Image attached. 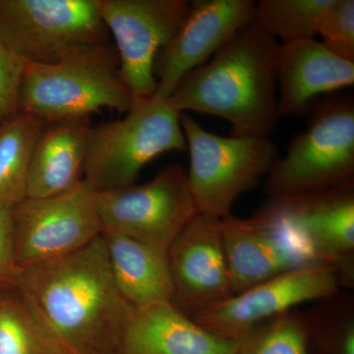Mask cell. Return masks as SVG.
Wrapping results in <instances>:
<instances>
[{"label": "cell", "mask_w": 354, "mask_h": 354, "mask_svg": "<svg viewBox=\"0 0 354 354\" xmlns=\"http://www.w3.org/2000/svg\"><path fill=\"white\" fill-rule=\"evenodd\" d=\"M278 39L253 24L209 62L189 72L169 102L178 113L225 120L232 136L270 137L281 115L277 97Z\"/></svg>", "instance_id": "2"}, {"label": "cell", "mask_w": 354, "mask_h": 354, "mask_svg": "<svg viewBox=\"0 0 354 354\" xmlns=\"http://www.w3.org/2000/svg\"><path fill=\"white\" fill-rule=\"evenodd\" d=\"M13 209H0V290L15 286Z\"/></svg>", "instance_id": "27"}, {"label": "cell", "mask_w": 354, "mask_h": 354, "mask_svg": "<svg viewBox=\"0 0 354 354\" xmlns=\"http://www.w3.org/2000/svg\"><path fill=\"white\" fill-rule=\"evenodd\" d=\"M134 100L109 41L73 51L57 64H26L19 111L48 124L90 118L106 108L127 113Z\"/></svg>", "instance_id": "3"}, {"label": "cell", "mask_w": 354, "mask_h": 354, "mask_svg": "<svg viewBox=\"0 0 354 354\" xmlns=\"http://www.w3.org/2000/svg\"><path fill=\"white\" fill-rule=\"evenodd\" d=\"M0 31L26 64H57L109 41L97 0H0Z\"/></svg>", "instance_id": "7"}, {"label": "cell", "mask_w": 354, "mask_h": 354, "mask_svg": "<svg viewBox=\"0 0 354 354\" xmlns=\"http://www.w3.org/2000/svg\"><path fill=\"white\" fill-rule=\"evenodd\" d=\"M221 236L234 295L319 262L309 247L281 221L259 211L249 218H221Z\"/></svg>", "instance_id": "13"}, {"label": "cell", "mask_w": 354, "mask_h": 354, "mask_svg": "<svg viewBox=\"0 0 354 354\" xmlns=\"http://www.w3.org/2000/svg\"><path fill=\"white\" fill-rule=\"evenodd\" d=\"M114 283L135 310L172 304L167 251L115 232H102Z\"/></svg>", "instance_id": "19"}, {"label": "cell", "mask_w": 354, "mask_h": 354, "mask_svg": "<svg viewBox=\"0 0 354 354\" xmlns=\"http://www.w3.org/2000/svg\"><path fill=\"white\" fill-rule=\"evenodd\" d=\"M113 35L123 83L134 99H149L158 88L155 62L190 10L186 0H97Z\"/></svg>", "instance_id": "9"}, {"label": "cell", "mask_w": 354, "mask_h": 354, "mask_svg": "<svg viewBox=\"0 0 354 354\" xmlns=\"http://www.w3.org/2000/svg\"><path fill=\"white\" fill-rule=\"evenodd\" d=\"M12 215L17 267L75 252L102 232L95 191L84 179L57 196L26 198Z\"/></svg>", "instance_id": "10"}, {"label": "cell", "mask_w": 354, "mask_h": 354, "mask_svg": "<svg viewBox=\"0 0 354 354\" xmlns=\"http://www.w3.org/2000/svg\"><path fill=\"white\" fill-rule=\"evenodd\" d=\"M305 313L307 354H354V297L339 290Z\"/></svg>", "instance_id": "22"}, {"label": "cell", "mask_w": 354, "mask_h": 354, "mask_svg": "<svg viewBox=\"0 0 354 354\" xmlns=\"http://www.w3.org/2000/svg\"><path fill=\"white\" fill-rule=\"evenodd\" d=\"M180 115L169 99L153 95L135 99L121 120L91 127L84 180L95 192L121 189L153 158L187 150Z\"/></svg>", "instance_id": "4"}, {"label": "cell", "mask_w": 354, "mask_h": 354, "mask_svg": "<svg viewBox=\"0 0 354 354\" xmlns=\"http://www.w3.org/2000/svg\"><path fill=\"white\" fill-rule=\"evenodd\" d=\"M318 34L328 48L354 62L353 0H334L324 14Z\"/></svg>", "instance_id": "25"}, {"label": "cell", "mask_w": 354, "mask_h": 354, "mask_svg": "<svg viewBox=\"0 0 354 354\" xmlns=\"http://www.w3.org/2000/svg\"><path fill=\"white\" fill-rule=\"evenodd\" d=\"M26 62L0 31V125L19 111V93Z\"/></svg>", "instance_id": "26"}, {"label": "cell", "mask_w": 354, "mask_h": 354, "mask_svg": "<svg viewBox=\"0 0 354 354\" xmlns=\"http://www.w3.org/2000/svg\"><path fill=\"white\" fill-rule=\"evenodd\" d=\"M221 223V218L197 213L167 251L172 305L185 315H195L234 295Z\"/></svg>", "instance_id": "15"}, {"label": "cell", "mask_w": 354, "mask_h": 354, "mask_svg": "<svg viewBox=\"0 0 354 354\" xmlns=\"http://www.w3.org/2000/svg\"><path fill=\"white\" fill-rule=\"evenodd\" d=\"M334 268L344 288L354 285V183L324 192L270 199L262 209Z\"/></svg>", "instance_id": "12"}, {"label": "cell", "mask_w": 354, "mask_h": 354, "mask_svg": "<svg viewBox=\"0 0 354 354\" xmlns=\"http://www.w3.org/2000/svg\"><path fill=\"white\" fill-rule=\"evenodd\" d=\"M0 354H74L36 315L17 288L0 290Z\"/></svg>", "instance_id": "21"}, {"label": "cell", "mask_w": 354, "mask_h": 354, "mask_svg": "<svg viewBox=\"0 0 354 354\" xmlns=\"http://www.w3.org/2000/svg\"><path fill=\"white\" fill-rule=\"evenodd\" d=\"M344 288L334 268L312 265L283 272L190 318L223 339L239 341L256 324Z\"/></svg>", "instance_id": "11"}, {"label": "cell", "mask_w": 354, "mask_h": 354, "mask_svg": "<svg viewBox=\"0 0 354 354\" xmlns=\"http://www.w3.org/2000/svg\"><path fill=\"white\" fill-rule=\"evenodd\" d=\"M277 79L279 115L306 113L318 95L354 84V62L346 59L315 39L279 44Z\"/></svg>", "instance_id": "16"}, {"label": "cell", "mask_w": 354, "mask_h": 354, "mask_svg": "<svg viewBox=\"0 0 354 354\" xmlns=\"http://www.w3.org/2000/svg\"><path fill=\"white\" fill-rule=\"evenodd\" d=\"M14 286L74 354H118L135 309L114 283L102 234L68 255L17 267Z\"/></svg>", "instance_id": "1"}, {"label": "cell", "mask_w": 354, "mask_h": 354, "mask_svg": "<svg viewBox=\"0 0 354 354\" xmlns=\"http://www.w3.org/2000/svg\"><path fill=\"white\" fill-rule=\"evenodd\" d=\"M46 125L22 113L0 125V209H13L27 198L32 151Z\"/></svg>", "instance_id": "20"}, {"label": "cell", "mask_w": 354, "mask_h": 354, "mask_svg": "<svg viewBox=\"0 0 354 354\" xmlns=\"http://www.w3.org/2000/svg\"><path fill=\"white\" fill-rule=\"evenodd\" d=\"M102 232H115L162 250L198 213L181 165L165 167L152 180L95 192Z\"/></svg>", "instance_id": "8"}, {"label": "cell", "mask_w": 354, "mask_h": 354, "mask_svg": "<svg viewBox=\"0 0 354 354\" xmlns=\"http://www.w3.org/2000/svg\"><path fill=\"white\" fill-rule=\"evenodd\" d=\"M252 0H195L171 43L155 62L158 88L153 97L167 100L184 77L202 66L235 35L253 23Z\"/></svg>", "instance_id": "14"}, {"label": "cell", "mask_w": 354, "mask_h": 354, "mask_svg": "<svg viewBox=\"0 0 354 354\" xmlns=\"http://www.w3.org/2000/svg\"><path fill=\"white\" fill-rule=\"evenodd\" d=\"M236 341L195 323L172 304L135 310L118 354H234Z\"/></svg>", "instance_id": "17"}, {"label": "cell", "mask_w": 354, "mask_h": 354, "mask_svg": "<svg viewBox=\"0 0 354 354\" xmlns=\"http://www.w3.org/2000/svg\"><path fill=\"white\" fill-rule=\"evenodd\" d=\"M334 0H261L252 24L283 43L314 39Z\"/></svg>", "instance_id": "23"}, {"label": "cell", "mask_w": 354, "mask_h": 354, "mask_svg": "<svg viewBox=\"0 0 354 354\" xmlns=\"http://www.w3.org/2000/svg\"><path fill=\"white\" fill-rule=\"evenodd\" d=\"M91 127L90 118L46 125L32 151L27 198L57 196L83 180Z\"/></svg>", "instance_id": "18"}, {"label": "cell", "mask_w": 354, "mask_h": 354, "mask_svg": "<svg viewBox=\"0 0 354 354\" xmlns=\"http://www.w3.org/2000/svg\"><path fill=\"white\" fill-rule=\"evenodd\" d=\"M181 127L189 151L187 183L198 213L225 218L235 200L267 176L278 160L270 137H223L207 131L181 113Z\"/></svg>", "instance_id": "6"}, {"label": "cell", "mask_w": 354, "mask_h": 354, "mask_svg": "<svg viewBox=\"0 0 354 354\" xmlns=\"http://www.w3.org/2000/svg\"><path fill=\"white\" fill-rule=\"evenodd\" d=\"M270 199L324 192L354 183L353 100H330L316 106L308 127L291 142L285 157L267 174Z\"/></svg>", "instance_id": "5"}, {"label": "cell", "mask_w": 354, "mask_h": 354, "mask_svg": "<svg viewBox=\"0 0 354 354\" xmlns=\"http://www.w3.org/2000/svg\"><path fill=\"white\" fill-rule=\"evenodd\" d=\"M234 354H307L304 312L290 309L256 324L236 341Z\"/></svg>", "instance_id": "24"}]
</instances>
